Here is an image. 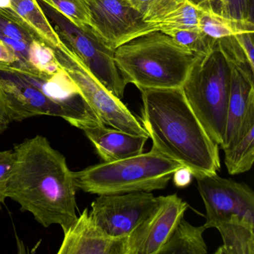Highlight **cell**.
I'll use <instances>...</instances> for the list:
<instances>
[{"label":"cell","instance_id":"6da1fadb","mask_svg":"<svg viewBox=\"0 0 254 254\" xmlns=\"http://www.w3.org/2000/svg\"><path fill=\"white\" fill-rule=\"evenodd\" d=\"M7 196L44 227L63 231L78 218L73 172L64 156L45 136L37 135L14 146Z\"/></svg>","mask_w":254,"mask_h":254},{"label":"cell","instance_id":"7a4b0ae2","mask_svg":"<svg viewBox=\"0 0 254 254\" xmlns=\"http://www.w3.org/2000/svg\"><path fill=\"white\" fill-rule=\"evenodd\" d=\"M142 126L162 154L178 162L193 177L217 173L219 147L187 103L181 88L140 89Z\"/></svg>","mask_w":254,"mask_h":254},{"label":"cell","instance_id":"3957f363","mask_svg":"<svg viewBox=\"0 0 254 254\" xmlns=\"http://www.w3.org/2000/svg\"><path fill=\"white\" fill-rule=\"evenodd\" d=\"M196 56L161 32L133 38L114 52L125 82L139 90L181 88Z\"/></svg>","mask_w":254,"mask_h":254},{"label":"cell","instance_id":"277c9868","mask_svg":"<svg viewBox=\"0 0 254 254\" xmlns=\"http://www.w3.org/2000/svg\"><path fill=\"white\" fill-rule=\"evenodd\" d=\"M182 167L152 147L147 153L73 172V178L77 189L98 195L151 192L166 189L174 172Z\"/></svg>","mask_w":254,"mask_h":254},{"label":"cell","instance_id":"5b68a950","mask_svg":"<svg viewBox=\"0 0 254 254\" xmlns=\"http://www.w3.org/2000/svg\"><path fill=\"white\" fill-rule=\"evenodd\" d=\"M230 81L231 67L216 41L209 51L197 55L181 87L191 111L218 145L225 133Z\"/></svg>","mask_w":254,"mask_h":254},{"label":"cell","instance_id":"8992f818","mask_svg":"<svg viewBox=\"0 0 254 254\" xmlns=\"http://www.w3.org/2000/svg\"><path fill=\"white\" fill-rule=\"evenodd\" d=\"M37 2L61 42L85 64L112 94L123 99L127 84L117 69L114 59L115 50L108 47L91 26L78 27L52 5L42 0H37Z\"/></svg>","mask_w":254,"mask_h":254},{"label":"cell","instance_id":"52a82bcc","mask_svg":"<svg viewBox=\"0 0 254 254\" xmlns=\"http://www.w3.org/2000/svg\"><path fill=\"white\" fill-rule=\"evenodd\" d=\"M51 48L59 64L76 84L86 102L105 126L129 134L149 137L142 124L121 99L112 94L73 53L62 43L59 47Z\"/></svg>","mask_w":254,"mask_h":254},{"label":"cell","instance_id":"ba28073f","mask_svg":"<svg viewBox=\"0 0 254 254\" xmlns=\"http://www.w3.org/2000/svg\"><path fill=\"white\" fill-rule=\"evenodd\" d=\"M2 87L11 122H21L37 116H51L64 119L77 128L87 127L75 113L49 98L18 69H0Z\"/></svg>","mask_w":254,"mask_h":254},{"label":"cell","instance_id":"9c48e42d","mask_svg":"<svg viewBox=\"0 0 254 254\" xmlns=\"http://www.w3.org/2000/svg\"><path fill=\"white\" fill-rule=\"evenodd\" d=\"M194 178L206 209V229L216 228L233 215L254 221V193L246 184L217 173Z\"/></svg>","mask_w":254,"mask_h":254},{"label":"cell","instance_id":"30bf717a","mask_svg":"<svg viewBox=\"0 0 254 254\" xmlns=\"http://www.w3.org/2000/svg\"><path fill=\"white\" fill-rule=\"evenodd\" d=\"M159 197L146 191L100 194L92 203L90 215L107 234L126 238L158 203Z\"/></svg>","mask_w":254,"mask_h":254},{"label":"cell","instance_id":"8fae6325","mask_svg":"<svg viewBox=\"0 0 254 254\" xmlns=\"http://www.w3.org/2000/svg\"><path fill=\"white\" fill-rule=\"evenodd\" d=\"M188 207L176 194L160 196L157 205L126 237V254H158Z\"/></svg>","mask_w":254,"mask_h":254},{"label":"cell","instance_id":"7c38bea8","mask_svg":"<svg viewBox=\"0 0 254 254\" xmlns=\"http://www.w3.org/2000/svg\"><path fill=\"white\" fill-rule=\"evenodd\" d=\"M91 28L108 47L115 50L137 38L145 22L129 0H84Z\"/></svg>","mask_w":254,"mask_h":254},{"label":"cell","instance_id":"4fadbf2b","mask_svg":"<svg viewBox=\"0 0 254 254\" xmlns=\"http://www.w3.org/2000/svg\"><path fill=\"white\" fill-rule=\"evenodd\" d=\"M59 254H126V238H114L96 224L87 208L66 229Z\"/></svg>","mask_w":254,"mask_h":254},{"label":"cell","instance_id":"5bb4252c","mask_svg":"<svg viewBox=\"0 0 254 254\" xmlns=\"http://www.w3.org/2000/svg\"><path fill=\"white\" fill-rule=\"evenodd\" d=\"M230 67L231 81L225 133L220 145L222 149L233 146L254 127V81L234 66Z\"/></svg>","mask_w":254,"mask_h":254},{"label":"cell","instance_id":"9a60e30c","mask_svg":"<svg viewBox=\"0 0 254 254\" xmlns=\"http://www.w3.org/2000/svg\"><path fill=\"white\" fill-rule=\"evenodd\" d=\"M83 131L104 162H114L143 153L149 137L129 134L105 126L87 127Z\"/></svg>","mask_w":254,"mask_h":254},{"label":"cell","instance_id":"2e32d148","mask_svg":"<svg viewBox=\"0 0 254 254\" xmlns=\"http://www.w3.org/2000/svg\"><path fill=\"white\" fill-rule=\"evenodd\" d=\"M216 229L221 233L223 245L215 254H254V221L233 215Z\"/></svg>","mask_w":254,"mask_h":254},{"label":"cell","instance_id":"e0dca14e","mask_svg":"<svg viewBox=\"0 0 254 254\" xmlns=\"http://www.w3.org/2000/svg\"><path fill=\"white\" fill-rule=\"evenodd\" d=\"M206 230L204 225L195 227L181 218L158 254H207V246L203 237Z\"/></svg>","mask_w":254,"mask_h":254},{"label":"cell","instance_id":"ac0fdd59","mask_svg":"<svg viewBox=\"0 0 254 254\" xmlns=\"http://www.w3.org/2000/svg\"><path fill=\"white\" fill-rule=\"evenodd\" d=\"M199 12L200 11L194 5L188 0H185L160 17L151 21L145 22V25L138 37L150 32H161L165 33L173 29L199 28Z\"/></svg>","mask_w":254,"mask_h":254},{"label":"cell","instance_id":"d6986e66","mask_svg":"<svg viewBox=\"0 0 254 254\" xmlns=\"http://www.w3.org/2000/svg\"><path fill=\"white\" fill-rule=\"evenodd\" d=\"M11 8L33 28L49 47L62 44L37 0H11Z\"/></svg>","mask_w":254,"mask_h":254},{"label":"cell","instance_id":"ffe728a7","mask_svg":"<svg viewBox=\"0 0 254 254\" xmlns=\"http://www.w3.org/2000/svg\"><path fill=\"white\" fill-rule=\"evenodd\" d=\"M198 27L214 40L234 36L245 32H254V21L235 20L200 11Z\"/></svg>","mask_w":254,"mask_h":254},{"label":"cell","instance_id":"44dd1931","mask_svg":"<svg viewBox=\"0 0 254 254\" xmlns=\"http://www.w3.org/2000/svg\"><path fill=\"white\" fill-rule=\"evenodd\" d=\"M35 41H44L14 10L0 8V41L5 44L13 41L31 44Z\"/></svg>","mask_w":254,"mask_h":254},{"label":"cell","instance_id":"7402d4cb","mask_svg":"<svg viewBox=\"0 0 254 254\" xmlns=\"http://www.w3.org/2000/svg\"><path fill=\"white\" fill-rule=\"evenodd\" d=\"M223 151L230 175H239L251 170L254 162V127L233 146Z\"/></svg>","mask_w":254,"mask_h":254},{"label":"cell","instance_id":"603a6c76","mask_svg":"<svg viewBox=\"0 0 254 254\" xmlns=\"http://www.w3.org/2000/svg\"><path fill=\"white\" fill-rule=\"evenodd\" d=\"M199 11L235 20H253L251 0H188Z\"/></svg>","mask_w":254,"mask_h":254},{"label":"cell","instance_id":"cb8c5ba5","mask_svg":"<svg viewBox=\"0 0 254 254\" xmlns=\"http://www.w3.org/2000/svg\"><path fill=\"white\" fill-rule=\"evenodd\" d=\"M28 60L35 73L51 75L62 69L53 49L44 41H35L30 44Z\"/></svg>","mask_w":254,"mask_h":254},{"label":"cell","instance_id":"d4e9b609","mask_svg":"<svg viewBox=\"0 0 254 254\" xmlns=\"http://www.w3.org/2000/svg\"><path fill=\"white\" fill-rule=\"evenodd\" d=\"M165 34L195 55L203 54L209 51L217 41L208 36L199 28L173 29L165 32Z\"/></svg>","mask_w":254,"mask_h":254},{"label":"cell","instance_id":"484cf974","mask_svg":"<svg viewBox=\"0 0 254 254\" xmlns=\"http://www.w3.org/2000/svg\"><path fill=\"white\" fill-rule=\"evenodd\" d=\"M217 44L230 66H234L249 79L254 81V67L248 62L242 47L234 36L217 40Z\"/></svg>","mask_w":254,"mask_h":254},{"label":"cell","instance_id":"4316f807","mask_svg":"<svg viewBox=\"0 0 254 254\" xmlns=\"http://www.w3.org/2000/svg\"><path fill=\"white\" fill-rule=\"evenodd\" d=\"M52 5L80 28L91 26L90 12L84 0H42Z\"/></svg>","mask_w":254,"mask_h":254},{"label":"cell","instance_id":"83f0119b","mask_svg":"<svg viewBox=\"0 0 254 254\" xmlns=\"http://www.w3.org/2000/svg\"><path fill=\"white\" fill-rule=\"evenodd\" d=\"M185 0H129L140 13L144 22L151 21L173 9Z\"/></svg>","mask_w":254,"mask_h":254},{"label":"cell","instance_id":"f1b7e54d","mask_svg":"<svg viewBox=\"0 0 254 254\" xmlns=\"http://www.w3.org/2000/svg\"><path fill=\"white\" fill-rule=\"evenodd\" d=\"M14 161L13 150L0 151V206L5 203L10 172Z\"/></svg>","mask_w":254,"mask_h":254},{"label":"cell","instance_id":"f546056e","mask_svg":"<svg viewBox=\"0 0 254 254\" xmlns=\"http://www.w3.org/2000/svg\"><path fill=\"white\" fill-rule=\"evenodd\" d=\"M242 50L245 53L248 62L254 67V32H245L234 35Z\"/></svg>","mask_w":254,"mask_h":254},{"label":"cell","instance_id":"4dcf8cb0","mask_svg":"<svg viewBox=\"0 0 254 254\" xmlns=\"http://www.w3.org/2000/svg\"><path fill=\"white\" fill-rule=\"evenodd\" d=\"M17 58L12 51L2 41H0V69L14 67Z\"/></svg>","mask_w":254,"mask_h":254},{"label":"cell","instance_id":"1f68e13d","mask_svg":"<svg viewBox=\"0 0 254 254\" xmlns=\"http://www.w3.org/2000/svg\"><path fill=\"white\" fill-rule=\"evenodd\" d=\"M192 177V173L185 167L178 169L172 175L174 184L178 188H185L188 187L191 184Z\"/></svg>","mask_w":254,"mask_h":254},{"label":"cell","instance_id":"d6a6232c","mask_svg":"<svg viewBox=\"0 0 254 254\" xmlns=\"http://www.w3.org/2000/svg\"><path fill=\"white\" fill-rule=\"evenodd\" d=\"M11 123L5 96L0 86V135L3 133Z\"/></svg>","mask_w":254,"mask_h":254},{"label":"cell","instance_id":"836d02e7","mask_svg":"<svg viewBox=\"0 0 254 254\" xmlns=\"http://www.w3.org/2000/svg\"><path fill=\"white\" fill-rule=\"evenodd\" d=\"M11 8V0H0V8Z\"/></svg>","mask_w":254,"mask_h":254}]
</instances>
